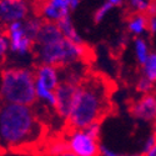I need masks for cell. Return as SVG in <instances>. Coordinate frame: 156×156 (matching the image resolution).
Returning <instances> with one entry per match:
<instances>
[{
    "label": "cell",
    "instance_id": "18",
    "mask_svg": "<svg viewBox=\"0 0 156 156\" xmlns=\"http://www.w3.org/2000/svg\"><path fill=\"white\" fill-rule=\"evenodd\" d=\"M114 9V6L111 4H109L108 2L102 3L95 11H94V15H93V19L95 21V24H100L101 21H104L106 19V16L111 12V10Z\"/></svg>",
    "mask_w": 156,
    "mask_h": 156
},
{
    "label": "cell",
    "instance_id": "2",
    "mask_svg": "<svg viewBox=\"0 0 156 156\" xmlns=\"http://www.w3.org/2000/svg\"><path fill=\"white\" fill-rule=\"evenodd\" d=\"M109 109L106 84L98 79H86L79 87L70 115L66 120L69 129H84L101 121Z\"/></svg>",
    "mask_w": 156,
    "mask_h": 156
},
{
    "label": "cell",
    "instance_id": "12",
    "mask_svg": "<svg viewBox=\"0 0 156 156\" xmlns=\"http://www.w3.org/2000/svg\"><path fill=\"white\" fill-rule=\"evenodd\" d=\"M58 25H59L62 35L66 39H69L70 41H74L77 44H85L84 39L81 37V35L79 34V31H77L76 27L74 25L71 16H66V18L61 19L60 21H58Z\"/></svg>",
    "mask_w": 156,
    "mask_h": 156
},
{
    "label": "cell",
    "instance_id": "28",
    "mask_svg": "<svg viewBox=\"0 0 156 156\" xmlns=\"http://www.w3.org/2000/svg\"><path fill=\"white\" fill-rule=\"evenodd\" d=\"M152 134L156 136V119H155V121L152 122Z\"/></svg>",
    "mask_w": 156,
    "mask_h": 156
},
{
    "label": "cell",
    "instance_id": "11",
    "mask_svg": "<svg viewBox=\"0 0 156 156\" xmlns=\"http://www.w3.org/2000/svg\"><path fill=\"white\" fill-rule=\"evenodd\" d=\"M147 23L149 15L144 12H133L131 16L127 19L126 28L129 34H131L134 37L142 36L147 31Z\"/></svg>",
    "mask_w": 156,
    "mask_h": 156
},
{
    "label": "cell",
    "instance_id": "4",
    "mask_svg": "<svg viewBox=\"0 0 156 156\" xmlns=\"http://www.w3.org/2000/svg\"><path fill=\"white\" fill-rule=\"evenodd\" d=\"M34 54L37 64H49L62 69L81 62L89 55V50L85 44L70 41L62 35L54 40L35 44Z\"/></svg>",
    "mask_w": 156,
    "mask_h": 156
},
{
    "label": "cell",
    "instance_id": "25",
    "mask_svg": "<svg viewBox=\"0 0 156 156\" xmlns=\"http://www.w3.org/2000/svg\"><path fill=\"white\" fill-rule=\"evenodd\" d=\"M51 156H76V155H75V154H73L71 151L66 150V151H64V152H61V154H56V155H51Z\"/></svg>",
    "mask_w": 156,
    "mask_h": 156
},
{
    "label": "cell",
    "instance_id": "5",
    "mask_svg": "<svg viewBox=\"0 0 156 156\" xmlns=\"http://www.w3.org/2000/svg\"><path fill=\"white\" fill-rule=\"evenodd\" d=\"M68 150L76 156H100V137L84 129H69L64 135Z\"/></svg>",
    "mask_w": 156,
    "mask_h": 156
},
{
    "label": "cell",
    "instance_id": "22",
    "mask_svg": "<svg viewBox=\"0 0 156 156\" xmlns=\"http://www.w3.org/2000/svg\"><path fill=\"white\" fill-rule=\"evenodd\" d=\"M147 31L151 34H156V14H149Z\"/></svg>",
    "mask_w": 156,
    "mask_h": 156
},
{
    "label": "cell",
    "instance_id": "27",
    "mask_svg": "<svg viewBox=\"0 0 156 156\" xmlns=\"http://www.w3.org/2000/svg\"><path fill=\"white\" fill-rule=\"evenodd\" d=\"M149 14H156V2H155V4L152 5V8H151V10H150ZM149 14H147V15H149Z\"/></svg>",
    "mask_w": 156,
    "mask_h": 156
},
{
    "label": "cell",
    "instance_id": "29",
    "mask_svg": "<svg viewBox=\"0 0 156 156\" xmlns=\"http://www.w3.org/2000/svg\"><path fill=\"white\" fill-rule=\"evenodd\" d=\"M0 34H2V31H0Z\"/></svg>",
    "mask_w": 156,
    "mask_h": 156
},
{
    "label": "cell",
    "instance_id": "14",
    "mask_svg": "<svg viewBox=\"0 0 156 156\" xmlns=\"http://www.w3.org/2000/svg\"><path fill=\"white\" fill-rule=\"evenodd\" d=\"M141 74L156 84V51H151L147 60L141 65Z\"/></svg>",
    "mask_w": 156,
    "mask_h": 156
},
{
    "label": "cell",
    "instance_id": "26",
    "mask_svg": "<svg viewBox=\"0 0 156 156\" xmlns=\"http://www.w3.org/2000/svg\"><path fill=\"white\" fill-rule=\"evenodd\" d=\"M119 156H145L142 152H134V154H120Z\"/></svg>",
    "mask_w": 156,
    "mask_h": 156
},
{
    "label": "cell",
    "instance_id": "23",
    "mask_svg": "<svg viewBox=\"0 0 156 156\" xmlns=\"http://www.w3.org/2000/svg\"><path fill=\"white\" fill-rule=\"evenodd\" d=\"M106 2H108L109 4H111V5L115 8V6H121V5L124 4L125 0H106Z\"/></svg>",
    "mask_w": 156,
    "mask_h": 156
},
{
    "label": "cell",
    "instance_id": "3",
    "mask_svg": "<svg viewBox=\"0 0 156 156\" xmlns=\"http://www.w3.org/2000/svg\"><path fill=\"white\" fill-rule=\"evenodd\" d=\"M0 102L34 106L37 102L34 69L9 66L0 71Z\"/></svg>",
    "mask_w": 156,
    "mask_h": 156
},
{
    "label": "cell",
    "instance_id": "8",
    "mask_svg": "<svg viewBox=\"0 0 156 156\" xmlns=\"http://www.w3.org/2000/svg\"><path fill=\"white\" fill-rule=\"evenodd\" d=\"M134 119L144 122H154L156 119V91L141 94L129 106Z\"/></svg>",
    "mask_w": 156,
    "mask_h": 156
},
{
    "label": "cell",
    "instance_id": "20",
    "mask_svg": "<svg viewBox=\"0 0 156 156\" xmlns=\"http://www.w3.org/2000/svg\"><path fill=\"white\" fill-rule=\"evenodd\" d=\"M155 142H156V136L154 135V134H151V135H149L146 139H145V141H144V144H142V154H145V152H147L154 145H155Z\"/></svg>",
    "mask_w": 156,
    "mask_h": 156
},
{
    "label": "cell",
    "instance_id": "19",
    "mask_svg": "<svg viewBox=\"0 0 156 156\" xmlns=\"http://www.w3.org/2000/svg\"><path fill=\"white\" fill-rule=\"evenodd\" d=\"M10 53V44H9V39L5 35V33L0 34V62H3L8 54Z\"/></svg>",
    "mask_w": 156,
    "mask_h": 156
},
{
    "label": "cell",
    "instance_id": "24",
    "mask_svg": "<svg viewBox=\"0 0 156 156\" xmlns=\"http://www.w3.org/2000/svg\"><path fill=\"white\" fill-rule=\"evenodd\" d=\"M144 155H145V156H156V142H155V145H154L147 152H145Z\"/></svg>",
    "mask_w": 156,
    "mask_h": 156
},
{
    "label": "cell",
    "instance_id": "9",
    "mask_svg": "<svg viewBox=\"0 0 156 156\" xmlns=\"http://www.w3.org/2000/svg\"><path fill=\"white\" fill-rule=\"evenodd\" d=\"M30 6L27 0H0V25L23 21L29 16Z\"/></svg>",
    "mask_w": 156,
    "mask_h": 156
},
{
    "label": "cell",
    "instance_id": "13",
    "mask_svg": "<svg viewBox=\"0 0 156 156\" xmlns=\"http://www.w3.org/2000/svg\"><path fill=\"white\" fill-rule=\"evenodd\" d=\"M133 48H134L135 59H136V61L139 62V65L141 66V65L147 60L149 55L151 54L149 43L146 41L145 37L137 36V37L134 39V41H133Z\"/></svg>",
    "mask_w": 156,
    "mask_h": 156
},
{
    "label": "cell",
    "instance_id": "15",
    "mask_svg": "<svg viewBox=\"0 0 156 156\" xmlns=\"http://www.w3.org/2000/svg\"><path fill=\"white\" fill-rule=\"evenodd\" d=\"M156 0H126L129 9L133 12H144L149 14Z\"/></svg>",
    "mask_w": 156,
    "mask_h": 156
},
{
    "label": "cell",
    "instance_id": "1",
    "mask_svg": "<svg viewBox=\"0 0 156 156\" xmlns=\"http://www.w3.org/2000/svg\"><path fill=\"white\" fill-rule=\"evenodd\" d=\"M44 125L34 106L0 102V147L21 150L40 140Z\"/></svg>",
    "mask_w": 156,
    "mask_h": 156
},
{
    "label": "cell",
    "instance_id": "6",
    "mask_svg": "<svg viewBox=\"0 0 156 156\" xmlns=\"http://www.w3.org/2000/svg\"><path fill=\"white\" fill-rule=\"evenodd\" d=\"M5 35L9 39L10 54L18 58H25L34 51L35 40L29 35L27 28L24 25V20L6 25Z\"/></svg>",
    "mask_w": 156,
    "mask_h": 156
},
{
    "label": "cell",
    "instance_id": "17",
    "mask_svg": "<svg viewBox=\"0 0 156 156\" xmlns=\"http://www.w3.org/2000/svg\"><path fill=\"white\" fill-rule=\"evenodd\" d=\"M66 150H68V145H66V141H65V137L62 136V137H58V139H54L53 141H50L48 144L46 152H48V156H51V155L61 154Z\"/></svg>",
    "mask_w": 156,
    "mask_h": 156
},
{
    "label": "cell",
    "instance_id": "21",
    "mask_svg": "<svg viewBox=\"0 0 156 156\" xmlns=\"http://www.w3.org/2000/svg\"><path fill=\"white\" fill-rule=\"evenodd\" d=\"M120 154L116 152L114 149H110L106 145H100V156H119Z\"/></svg>",
    "mask_w": 156,
    "mask_h": 156
},
{
    "label": "cell",
    "instance_id": "10",
    "mask_svg": "<svg viewBox=\"0 0 156 156\" xmlns=\"http://www.w3.org/2000/svg\"><path fill=\"white\" fill-rule=\"evenodd\" d=\"M35 83L44 85L50 90H56L61 81V69L49 64H37L35 69Z\"/></svg>",
    "mask_w": 156,
    "mask_h": 156
},
{
    "label": "cell",
    "instance_id": "16",
    "mask_svg": "<svg viewBox=\"0 0 156 156\" xmlns=\"http://www.w3.org/2000/svg\"><path fill=\"white\" fill-rule=\"evenodd\" d=\"M155 83L151 81L149 77H146L145 75H142L136 80V84H135V89L136 91L141 95V94H147V93H152L155 91Z\"/></svg>",
    "mask_w": 156,
    "mask_h": 156
},
{
    "label": "cell",
    "instance_id": "7",
    "mask_svg": "<svg viewBox=\"0 0 156 156\" xmlns=\"http://www.w3.org/2000/svg\"><path fill=\"white\" fill-rule=\"evenodd\" d=\"M80 5V0H45L41 4L39 15L45 21L58 23L61 19L71 16V12Z\"/></svg>",
    "mask_w": 156,
    "mask_h": 156
}]
</instances>
